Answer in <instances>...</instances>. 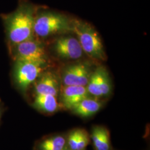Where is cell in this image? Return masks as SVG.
<instances>
[{"instance_id":"obj_1","label":"cell","mask_w":150,"mask_h":150,"mask_svg":"<svg viewBox=\"0 0 150 150\" xmlns=\"http://www.w3.org/2000/svg\"><path fill=\"white\" fill-rule=\"evenodd\" d=\"M35 18L32 10L21 7L8 19V35L11 43L15 45L32 38Z\"/></svg>"},{"instance_id":"obj_2","label":"cell","mask_w":150,"mask_h":150,"mask_svg":"<svg viewBox=\"0 0 150 150\" xmlns=\"http://www.w3.org/2000/svg\"><path fill=\"white\" fill-rule=\"evenodd\" d=\"M72 30L76 33L83 51L93 59L104 61L106 54L101 38L95 30L85 22L75 21Z\"/></svg>"},{"instance_id":"obj_3","label":"cell","mask_w":150,"mask_h":150,"mask_svg":"<svg viewBox=\"0 0 150 150\" xmlns=\"http://www.w3.org/2000/svg\"><path fill=\"white\" fill-rule=\"evenodd\" d=\"M70 30H72V26L68 20L59 14L45 12L35 19L33 32L40 37H47Z\"/></svg>"},{"instance_id":"obj_4","label":"cell","mask_w":150,"mask_h":150,"mask_svg":"<svg viewBox=\"0 0 150 150\" xmlns=\"http://www.w3.org/2000/svg\"><path fill=\"white\" fill-rule=\"evenodd\" d=\"M43 64L38 63L17 61L15 78L17 85L22 92H25L35 82L43 70Z\"/></svg>"},{"instance_id":"obj_5","label":"cell","mask_w":150,"mask_h":150,"mask_svg":"<svg viewBox=\"0 0 150 150\" xmlns=\"http://www.w3.org/2000/svg\"><path fill=\"white\" fill-rule=\"evenodd\" d=\"M16 61H27L45 65L47 56L43 46L32 38L16 45Z\"/></svg>"},{"instance_id":"obj_6","label":"cell","mask_w":150,"mask_h":150,"mask_svg":"<svg viewBox=\"0 0 150 150\" xmlns=\"http://www.w3.org/2000/svg\"><path fill=\"white\" fill-rule=\"evenodd\" d=\"M92 73L86 64H76L67 67L64 71L62 81L64 86L86 87Z\"/></svg>"},{"instance_id":"obj_7","label":"cell","mask_w":150,"mask_h":150,"mask_svg":"<svg viewBox=\"0 0 150 150\" xmlns=\"http://www.w3.org/2000/svg\"><path fill=\"white\" fill-rule=\"evenodd\" d=\"M54 49L59 57L66 59H78L82 57L83 51L79 40L73 37L58 39Z\"/></svg>"},{"instance_id":"obj_8","label":"cell","mask_w":150,"mask_h":150,"mask_svg":"<svg viewBox=\"0 0 150 150\" xmlns=\"http://www.w3.org/2000/svg\"><path fill=\"white\" fill-rule=\"evenodd\" d=\"M88 97L90 94L85 86H64L62 89V102L67 109H71Z\"/></svg>"},{"instance_id":"obj_9","label":"cell","mask_w":150,"mask_h":150,"mask_svg":"<svg viewBox=\"0 0 150 150\" xmlns=\"http://www.w3.org/2000/svg\"><path fill=\"white\" fill-rule=\"evenodd\" d=\"M59 87V82L55 75L51 72H47L38 80L35 88L36 95H51L56 97Z\"/></svg>"},{"instance_id":"obj_10","label":"cell","mask_w":150,"mask_h":150,"mask_svg":"<svg viewBox=\"0 0 150 150\" xmlns=\"http://www.w3.org/2000/svg\"><path fill=\"white\" fill-rule=\"evenodd\" d=\"M101 107V102L88 97L78 103L71 110L76 115L85 117L95 114Z\"/></svg>"},{"instance_id":"obj_11","label":"cell","mask_w":150,"mask_h":150,"mask_svg":"<svg viewBox=\"0 0 150 150\" xmlns=\"http://www.w3.org/2000/svg\"><path fill=\"white\" fill-rule=\"evenodd\" d=\"M33 106L38 110L46 113H53L58 108L56 96L51 95H36Z\"/></svg>"},{"instance_id":"obj_12","label":"cell","mask_w":150,"mask_h":150,"mask_svg":"<svg viewBox=\"0 0 150 150\" xmlns=\"http://www.w3.org/2000/svg\"><path fill=\"white\" fill-rule=\"evenodd\" d=\"M92 138L97 150H110V134L107 129L99 126L95 127L93 129Z\"/></svg>"},{"instance_id":"obj_13","label":"cell","mask_w":150,"mask_h":150,"mask_svg":"<svg viewBox=\"0 0 150 150\" xmlns=\"http://www.w3.org/2000/svg\"><path fill=\"white\" fill-rule=\"evenodd\" d=\"M66 144L64 137L56 136L43 140L39 145L40 150H63Z\"/></svg>"},{"instance_id":"obj_14","label":"cell","mask_w":150,"mask_h":150,"mask_svg":"<svg viewBox=\"0 0 150 150\" xmlns=\"http://www.w3.org/2000/svg\"><path fill=\"white\" fill-rule=\"evenodd\" d=\"M98 72V81L102 96H108L111 91V84L108 74L103 67L97 68Z\"/></svg>"},{"instance_id":"obj_15","label":"cell","mask_w":150,"mask_h":150,"mask_svg":"<svg viewBox=\"0 0 150 150\" xmlns=\"http://www.w3.org/2000/svg\"><path fill=\"white\" fill-rule=\"evenodd\" d=\"M86 88L90 95L96 97L102 96V92L99 85L98 72L97 69L93 74H92L90 80L86 86Z\"/></svg>"},{"instance_id":"obj_16","label":"cell","mask_w":150,"mask_h":150,"mask_svg":"<svg viewBox=\"0 0 150 150\" xmlns=\"http://www.w3.org/2000/svg\"><path fill=\"white\" fill-rule=\"evenodd\" d=\"M81 130L82 129H76L69 134L68 143L71 150H76L77 145L80 137Z\"/></svg>"},{"instance_id":"obj_17","label":"cell","mask_w":150,"mask_h":150,"mask_svg":"<svg viewBox=\"0 0 150 150\" xmlns=\"http://www.w3.org/2000/svg\"><path fill=\"white\" fill-rule=\"evenodd\" d=\"M89 141L90 139L87 132L83 129H82L80 137L77 145L76 150H84L89 144Z\"/></svg>"},{"instance_id":"obj_18","label":"cell","mask_w":150,"mask_h":150,"mask_svg":"<svg viewBox=\"0 0 150 150\" xmlns=\"http://www.w3.org/2000/svg\"><path fill=\"white\" fill-rule=\"evenodd\" d=\"M0 116H1V112H0Z\"/></svg>"},{"instance_id":"obj_19","label":"cell","mask_w":150,"mask_h":150,"mask_svg":"<svg viewBox=\"0 0 150 150\" xmlns=\"http://www.w3.org/2000/svg\"></svg>"}]
</instances>
